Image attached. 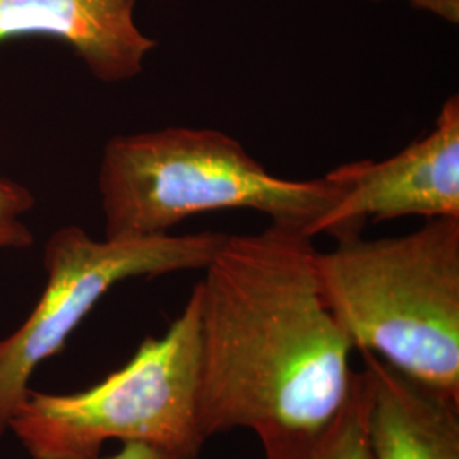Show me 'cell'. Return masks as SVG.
<instances>
[{"instance_id": "52a82bcc", "label": "cell", "mask_w": 459, "mask_h": 459, "mask_svg": "<svg viewBox=\"0 0 459 459\" xmlns=\"http://www.w3.org/2000/svg\"><path fill=\"white\" fill-rule=\"evenodd\" d=\"M134 0H0V41L51 36L65 41L102 82L142 74L155 41L133 17Z\"/></svg>"}, {"instance_id": "7a4b0ae2", "label": "cell", "mask_w": 459, "mask_h": 459, "mask_svg": "<svg viewBox=\"0 0 459 459\" xmlns=\"http://www.w3.org/2000/svg\"><path fill=\"white\" fill-rule=\"evenodd\" d=\"M98 182L108 238L167 235L189 216L221 210H252L313 238L345 193L328 176L278 178L227 133L184 126L109 140Z\"/></svg>"}, {"instance_id": "6da1fadb", "label": "cell", "mask_w": 459, "mask_h": 459, "mask_svg": "<svg viewBox=\"0 0 459 459\" xmlns=\"http://www.w3.org/2000/svg\"><path fill=\"white\" fill-rule=\"evenodd\" d=\"M310 237L269 225L227 235L203 269L197 420L203 437L269 441L318 430L344 407L352 344L330 312Z\"/></svg>"}, {"instance_id": "8fae6325", "label": "cell", "mask_w": 459, "mask_h": 459, "mask_svg": "<svg viewBox=\"0 0 459 459\" xmlns=\"http://www.w3.org/2000/svg\"><path fill=\"white\" fill-rule=\"evenodd\" d=\"M104 459H199V455L167 451L147 444H123L116 455Z\"/></svg>"}, {"instance_id": "9c48e42d", "label": "cell", "mask_w": 459, "mask_h": 459, "mask_svg": "<svg viewBox=\"0 0 459 459\" xmlns=\"http://www.w3.org/2000/svg\"><path fill=\"white\" fill-rule=\"evenodd\" d=\"M368 383L356 371L351 394L341 411L322 429L308 434L263 441L265 459H373L368 430Z\"/></svg>"}, {"instance_id": "30bf717a", "label": "cell", "mask_w": 459, "mask_h": 459, "mask_svg": "<svg viewBox=\"0 0 459 459\" xmlns=\"http://www.w3.org/2000/svg\"><path fill=\"white\" fill-rule=\"evenodd\" d=\"M33 203L26 187L0 179V248H24L33 244V233L22 221Z\"/></svg>"}, {"instance_id": "3957f363", "label": "cell", "mask_w": 459, "mask_h": 459, "mask_svg": "<svg viewBox=\"0 0 459 459\" xmlns=\"http://www.w3.org/2000/svg\"><path fill=\"white\" fill-rule=\"evenodd\" d=\"M330 312L354 351L459 398V216L316 250Z\"/></svg>"}, {"instance_id": "ba28073f", "label": "cell", "mask_w": 459, "mask_h": 459, "mask_svg": "<svg viewBox=\"0 0 459 459\" xmlns=\"http://www.w3.org/2000/svg\"><path fill=\"white\" fill-rule=\"evenodd\" d=\"M361 354L373 459H459V398Z\"/></svg>"}, {"instance_id": "277c9868", "label": "cell", "mask_w": 459, "mask_h": 459, "mask_svg": "<svg viewBox=\"0 0 459 459\" xmlns=\"http://www.w3.org/2000/svg\"><path fill=\"white\" fill-rule=\"evenodd\" d=\"M199 298L196 288L160 337L75 394L30 390L9 432L33 459H99L104 444H147L199 455Z\"/></svg>"}, {"instance_id": "8992f818", "label": "cell", "mask_w": 459, "mask_h": 459, "mask_svg": "<svg viewBox=\"0 0 459 459\" xmlns=\"http://www.w3.org/2000/svg\"><path fill=\"white\" fill-rule=\"evenodd\" d=\"M345 193L315 227L335 242L361 237L373 220L459 216V99L444 102L432 132L394 157L341 165L327 174Z\"/></svg>"}, {"instance_id": "5b68a950", "label": "cell", "mask_w": 459, "mask_h": 459, "mask_svg": "<svg viewBox=\"0 0 459 459\" xmlns=\"http://www.w3.org/2000/svg\"><path fill=\"white\" fill-rule=\"evenodd\" d=\"M225 238L199 231L96 240L75 225L55 231L45 247L43 293L30 316L0 339V437L30 394L34 371L64 349L111 288L128 279L203 271Z\"/></svg>"}]
</instances>
